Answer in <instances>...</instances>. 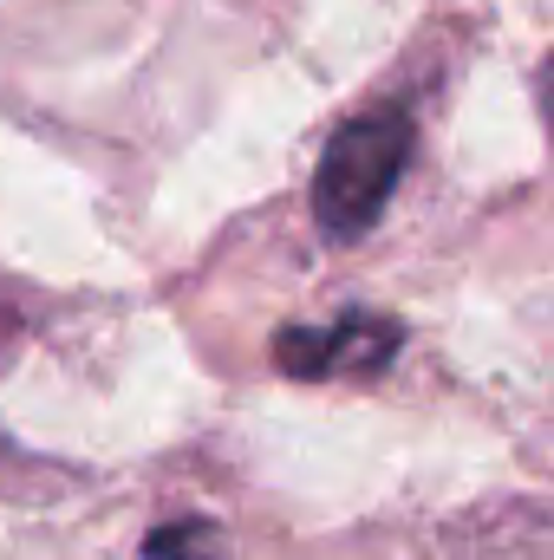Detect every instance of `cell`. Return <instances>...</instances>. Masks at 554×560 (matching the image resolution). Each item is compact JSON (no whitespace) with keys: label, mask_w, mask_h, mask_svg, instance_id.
<instances>
[{"label":"cell","mask_w":554,"mask_h":560,"mask_svg":"<svg viewBox=\"0 0 554 560\" xmlns=\"http://www.w3.org/2000/svg\"><path fill=\"white\" fill-rule=\"evenodd\" d=\"M412 143H417V125L405 112H366L353 125H339L320 170H313V222L326 242H359L379 229L405 163H412Z\"/></svg>","instance_id":"6da1fadb"},{"label":"cell","mask_w":554,"mask_h":560,"mask_svg":"<svg viewBox=\"0 0 554 560\" xmlns=\"http://www.w3.org/2000/svg\"><path fill=\"white\" fill-rule=\"evenodd\" d=\"M405 346L399 319H379V313H346L333 326H280L275 332V365L293 378H359V372H379L392 352Z\"/></svg>","instance_id":"7a4b0ae2"},{"label":"cell","mask_w":554,"mask_h":560,"mask_svg":"<svg viewBox=\"0 0 554 560\" xmlns=\"http://www.w3.org/2000/svg\"><path fill=\"white\" fill-rule=\"evenodd\" d=\"M150 560H222V541L209 522H163L150 541H143Z\"/></svg>","instance_id":"3957f363"}]
</instances>
